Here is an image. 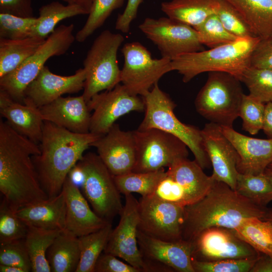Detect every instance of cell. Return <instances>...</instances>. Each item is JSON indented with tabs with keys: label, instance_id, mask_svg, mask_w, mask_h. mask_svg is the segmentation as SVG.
I'll list each match as a JSON object with an SVG mask.
<instances>
[{
	"label": "cell",
	"instance_id": "obj_1",
	"mask_svg": "<svg viewBox=\"0 0 272 272\" xmlns=\"http://www.w3.org/2000/svg\"><path fill=\"white\" fill-rule=\"evenodd\" d=\"M39 146L0 120V191L15 213L27 205L46 199L32 156Z\"/></svg>",
	"mask_w": 272,
	"mask_h": 272
},
{
	"label": "cell",
	"instance_id": "obj_2",
	"mask_svg": "<svg viewBox=\"0 0 272 272\" xmlns=\"http://www.w3.org/2000/svg\"><path fill=\"white\" fill-rule=\"evenodd\" d=\"M271 217L272 209L258 205L227 184L215 180L201 199L184 207L182 239L192 242L211 227L234 229L246 218L269 220Z\"/></svg>",
	"mask_w": 272,
	"mask_h": 272
},
{
	"label": "cell",
	"instance_id": "obj_3",
	"mask_svg": "<svg viewBox=\"0 0 272 272\" xmlns=\"http://www.w3.org/2000/svg\"><path fill=\"white\" fill-rule=\"evenodd\" d=\"M101 136L90 132L78 133L44 121L40 153L32 156L41 185L48 197L62 190L71 169L84 152Z\"/></svg>",
	"mask_w": 272,
	"mask_h": 272
},
{
	"label": "cell",
	"instance_id": "obj_4",
	"mask_svg": "<svg viewBox=\"0 0 272 272\" xmlns=\"http://www.w3.org/2000/svg\"><path fill=\"white\" fill-rule=\"evenodd\" d=\"M260 38H237L228 43L207 50L180 55L171 61L173 71L182 76L184 83L205 72L230 74L239 80L244 71L250 66L252 53Z\"/></svg>",
	"mask_w": 272,
	"mask_h": 272
},
{
	"label": "cell",
	"instance_id": "obj_5",
	"mask_svg": "<svg viewBox=\"0 0 272 272\" xmlns=\"http://www.w3.org/2000/svg\"><path fill=\"white\" fill-rule=\"evenodd\" d=\"M143 99L145 114L138 129L156 128L173 135L187 146L203 169L209 168L211 164L204 149L201 130L177 118L174 113L176 104L169 96L156 84Z\"/></svg>",
	"mask_w": 272,
	"mask_h": 272
},
{
	"label": "cell",
	"instance_id": "obj_6",
	"mask_svg": "<svg viewBox=\"0 0 272 272\" xmlns=\"http://www.w3.org/2000/svg\"><path fill=\"white\" fill-rule=\"evenodd\" d=\"M240 82L227 73L209 72L195 100L197 112L210 122L233 127L244 94Z\"/></svg>",
	"mask_w": 272,
	"mask_h": 272
},
{
	"label": "cell",
	"instance_id": "obj_7",
	"mask_svg": "<svg viewBox=\"0 0 272 272\" xmlns=\"http://www.w3.org/2000/svg\"><path fill=\"white\" fill-rule=\"evenodd\" d=\"M124 41L121 34L105 30L93 41L83 61L86 79L82 95L87 103L95 95L120 84L117 55Z\"/></svg>",
	"mask_w": 272,
	"mask_h": 272
},
{
	"label": "cell",
	"instance_id": "obj_8",
	"mask_svg": "<svg viewBox=\"0 0 272 272\" xmlns=\"http://www.w3.org/2000/svg\"><path fill=\"white\" fill-rule=\"evenodd\" d=\"M74 25L56 27L44 43L28 58L14 71L0 78V90L14 100L24 103V92L50 57L63 55L76 40Z\"/></svg>",
	"mask_w": 272,
	"mask_h": 272
},
{
	"label": "cell",
	"instance_id": "obj_9",
	"mask_svg": "<svg viewBox=\"0 0 272 272\" xmlns=\"http://www.w3.org/2000/svg\"><path fill=\"white\" fill-rule=\"evenodd\" d=\"M77 164L82 171L83 192L94 212L108 221L121 214L123 206L114 176L98 154L89 152Z\"/></svg>",
	"mask_w": 272,
	"mask_h": 272
},
{
	"label": "cell",
	"instance_id": "obj_10",
	"mask_svg": "<svg viewBox=\"0 0 272 272\" xmlns=\"http://www.w3.org/2000/svg\"><path fill=\"white\" fill-rule=\"evenodd\" d=\"M124 58L120 83L131 94L144 96L166 73L173 71L172 60L154 58L149 51L138 42L124 44Z\"/></svg>",
	"mask_w": 272,
	"mask_h": 272
},
{
	"label": "cell",
	"instance_id": "obj_11",
	"mask_svg": "<svg viewBox=\"0 0 272 272\" xmlns=\"http://www.w3.org/2000/svg\"><path fill=\"white\" fill-rule=\"evenodd\" d=\"M136 162L133 172L154 171L169 167L177 160L187 158L188 147L177 137L152 128L133 131Z\"/></svg>",
	"mask_w": 272,
	"mask_h": 272
},
{
	"label": "cell",
	"instance_id": "obj_12",
	"mask_svg": "<svg viewBox=\"0 0 272 272\" xmlns=\"http://www.w3.org/2000/svg\"><path fill=\"white\" fill-rule=\"evenodd\" d=\"M139 28L157 46L162 57L172 60L203 48L193 27L168 17L146 18Z\"/></svg>",
	"mask_w": 272,
	"mask_h": 272
},
{
	"label": "cell",
	"instance_id": "obj_13",
	"mask_svg": "<svg viewBox=\"0 0 272 272\" xmlns=\"http://www.w3.org/2000/svg\"><path fill=\"white\" fill-rule=\"evenodd\" d=\"M138 230L146 235L166 241L182 239L184 207L153 195L139 200Z\"/></svg>",
	"mask_w": 272,
	"mask_h": 272
},
{
	"label": "cell",
	"instance_id": "obj_14",
	"mask_svg": "<svg viewBox=\"0 0 272 272\" xmlns=\"http://www.w3.org/2000/svg\"><path fill=\"white\" fill-rule=\"evenodd\" d=\"M137 239L144 272H194L192 242L183 239L164 241L146 235L139 230Z\"/></svg>",
	"mask_w": 272,
	"mask_h": 272
},
{
	"label": "cell",
	"instance_id": "obj_15",
	"mask_svg": "<svg viewBox=\"0 0 272 272\" xmlns=\"http://www.w3.org/2000/svg\"><path fill=\"white\" fill-rule=\"evenodd\" d=\"M87 103L90 111H93L89 131L100 135L107 133L122 116L132 111L145 110L143 99L130 94L120 84L95 95Z\"/></svg>",
	"mask_w": 272,
	"mask_h": 272
},
{
	"label": "cell",
	"instance_id": "obj_16",
	"mask_svg": "<svg viewBox=\"0 0 272 272\" xmlns=\"http://www.w3.org/2000/svg\"><path fill=\"white\" fill-rule=\"evenodd\" d=\"M192 242V257L199 261L257 258L260 254L237 237L232 229L224 227L209 228Z\"/></svg>",
	"mask_w": 272,
	"mask_h": 272
},
{
	"label": "cell",
	"instance_id": "obj_17",
	"mask_svg": "<svg viewBox=\"0 0 272 272\" xmlns=\"http://www.w3.org/2000/svg\"><path fill=\"white\" fill-rule=\"evenodd\" d=\"M125 203L116 227L112 230L104 250L123 259L143 271L144 263L137 239L139 201L132 194H125Z\"/></svg>",
	"mask_w": 272,
	"mask_h": 272
},
{
	"label": "cell",
	"instance_id": "obj_18",
	"mask_svg": "<svg viewBox=\"0 0 272 272\" xmlns=\"http://www.w3.org/2000/svg\"><path fill=\"white\" fill-rule=\"evenodd\" d=\"M201 133L205 151L213 168L211 176L235 190L238 171L237 153L234 146L216 123H206Z\"/></svg>",
	"mask_w": 272,
	"mask_h": 272
},
{
	"label": "cell",
	"instance_id": "obj_19",
	"mask_svg": "<svg viewBox=\"0 0 272 272\" xmlns=\"http://www.w3.org/2000/svg\"><path fill=\"white\" fill-rule=\"evenodd\" d=\"M91 146L96 148L98 156L113 176L133 171L136 162L133 131L122 130L115 123Z\"/></svg>",
	"mask_w": 272,
	"mask_h": 272
},
{
	"label": "cell",
	"instance_id": "obj_20",
	"mask_svg": "<svg viewBox=\"0 0 272 272\" xmlns=\"http://www.w3.org/2000/svg\"><path fill=\"white\" fill-rule=\"evenodd\" d=\"M86 73L79 69L71 76L52 73L44 65L24 92V104L40 108L65 94L76 93L84 90Z\"/></svg>",
	"mask_w": 272,
	"mask_h": 272
},
{
	"label": "cell",
	"instance_id": "obj_21",
	"mask_svg": "<svg viewBox=\"0 0 272 272\" xmlns=\"http://www.w3.org/2000/svg\"><path fill=\"white\" fill-rule=\"evenodd\" d=\"M221 127L236 150L238 172L252 175L263 173L272 162V139L252 138L237 132L233 127Z\"/></svg>",
	"mask_w": 272,
	"mask_h": 272
},
{
	"label": "cell",
	"instance_id": "obj_22",
	"mask_svg": "<svg viewBox=\"0 0 272 272\" xmlns=\"http://www.w3.org/2000/svg\"><path fill=\"white\" fill-rule=\"evenodd\" d=\"M62 189L66 203L64 230L79 237L95 232L111 222L100 218L91 209L78 186L68 176Z\"/></svg>",
	"mask_w": 272,
	"mask_h": 272
},
{
	"label": "cell",
	"instance_id": "obj_23",
	"mask_svg": "<svg viewBox=\"0 0 272 272\" xmlns=\"http://www.w3.org/2000/svg\"><path fill=\"white\" fill-rule=\"evenodd\" d=\"M44 121H48L74 132H90L91 115L83 95L62 96L39 108Z\"/></svg>",
	"mask_w": 272,
	"mask_h": 272
},
{
	"label": "cell",
	"instance_id": "obj_24",
	"mask_svg": "<svg viewBox=\"0 0 272 272\" xmlns=\"http://www.w3.org/2000/svg\"><path fill=\"white\" fill-rule=\"evenodd\" d=\"M0 113L16 131L37 144L40 143L44 120L38 108L18 102L0 90Z\"/></svg>",
	"mask_w": 272,
	"mask_h": 272
},
{
	"label": "cell",
	"instance_id": "obj_25",
	"mask_svg": "<svg viewBox=\"0 0 272 272\" xmlns=\"http://www.w3.org/2000/svg\"><path fill=\"white\" fill-rule=\"evenodd\" d=\"M15 213L27 226L64 231L66 214L64 191L62 189L55 197L27 205Z\"/></svg>",
	"mask_w": 272,
	"mask_h": 272
},
{
	"label": "cell",
	"instance_id": "obj_26",
	"mask_svg": "<svg viewBox=\"0 0 272 272\" xmlns=\"http://www.w3.org/2000/svg\"><path fill=\"white\" fill-rule=\"evenodd\" d=\"M195 160L183 158L170 165L166 174L179 185L192 204L208 192L215 181L211 175H207Z\"/></svg>",
	"mask_w": 272,
	"mask_h": 272
},
{
	"label": "cell",
	"instance_id": "obj_27",
	"mask_svg": "<svg viewBox=\"0 0 272 272\" xmlns=\"http://www.w3.org/2000/svg\"><path fill=\"white\" fill-rule=\"evenodd\" d=\"M219 7L220 0H171L161 5L168 17L193 28L217 14Z\"/></svg>",
	"mask_w": 272,
	"mask_h": 272
},
{
	"label": "cell",
	"instance_id": "obj_28",
	"mask_svg": "<svg viewBox=\"0 0 272 272\" xmlns=\"http://www.w3.org/2000/svg\"><path fill=\"white\" fill-rule=\"evenodd\" d=\"M81 256L79 237L66 230L56 237L46 254L52 272H76Z\"/></svg>",
	"mask_w": 272,
	"mask_h": 272
},
{
	"label": "cell",
	"instance_id": "obj_29",
	"mask_svg": "<svg viewBox=\"0 0 272 272\" xmlns=\"http://www.w3.org/2000/svg\"><path fill=\"white\" fill-rule=\"evenodd\" d=\"M225 1L242 15L256 37H272V0Z\"/></svg>",
	"mask_w": 272,
	"mask_h": 272
},
{
	"label": "cell",
	"instance_id": "obj_30",
	"mask_svg": "<svg viewBox=\"0 0 272 272\" xmlns=\"http://www.w3.org/2000/svg\"><path fill=\"white\" fill-rule=\"evenodd\" d=\"M46 39L29 37L20 40L0 38V78L17 68Z\"/></svg>",
	"mask_w": 272,
	"mask_h": 272
},
{
	"label": "cell",
	"instance_id": "obj_31",
	"mask_svg": "<svg viewBox=\"0 0 272 272\" xmlns=\"http://www.w3.org/2000/svg\"><path fill=\"white\" fill-rule=\"evenodd\" d=\"M61 231H62L28 226L27 232L24 240L31 261V271H51L46 257L47 251Z\"/></svg>",
	"mask_w": 272,
	"mask_h": 272
},
{
	"label": "cell",
	"instance_id": "obj_32",
	"mask_svg": "<svg viewBox=\"0 0 272 272\" xmlns=\"http://www.w3.org/2000/svg\"><path fill=\"white\" fill-rule=\"evenodd\" d=\"M88 15L79 6L64 5L58 2H52L41 6L39 9V17L30 37L46 39L53 32L61 21L78 15Z\"/></svg>",
	"mask_w": 272,
	"mask_h": 272
},
{
	"label": "cell",
	"instance_id": "obj_33",
	"mask_svg": "<svg viewBox=\"0 0 272 272\" xmlns=\"http://www.w3.org/2000/svg\"><path fill=\"white\" fill-rule=\"evenodd\" d=\"M232 230L237 237L260 253L272 255V223L270 221L248 218Z\"/></svg>",
	"mask_w": 272,
	"mask_h": 272
},
{
	"label": "cell",
	"instance_id": "obj_34",
	"mask_svg": "<svg viewBox=\"0 0 272 272\" xmlns=\"http://www.w3.org/2000/svg\"><path fill=\"white\" fill-rule=\"evenodd\" d=\"M166 175L164 168L154 171L130 172L114 176L115 184L120 193L133 192L142 196L152 195L160 181Z\"/></svg>",
	"mask_w": 272,
	"mask_h": 272
},
{
	"label": "cell",
	"instance_id": "obj_35",
	"mask_svg": "<svg viewBox=\"0 0 272 272\" xmlns=\"http://www.w3.org/2000/svg\"><path fill=\"white\" fill-rule=\"evenodd\" d=\"M111 222L102 228L79 237L81 256L76 272H94L95 264L104 250L112 231Z\"/></svg>",
	"mask_w": 272,
	"mask_h": 272
},
{
	"label": "cell",
	"instance_id": "obj_36",
	"mask_svg": "<svg viewBox=\"0 0 272 272\" xmlns=\"http://www.w3.org/2000/svg\"><path fill=\"white\" fill-rule=\"evenodd\" d=\"M235 190L262 207L272 201V183L263 173L258 175L238 172Z\"/></svg>",
	"mask_w": 272,
	"mask_h": 272
},
{
	"label": "cell",
	"instance_id": "obj_37",
	"mask_svg": "<svg viewBox=\"0 0 272 272\" xmlns=\"http://www.w3.org/2000/svg\"><path fill=\"white\" fill-rule=\"evenodd\" d=\"M240 81L244 83L252 97L264 103L272 102V70L249 66Z\"/></svg>",
	"mask_w": 272,
	"mask_h": 272
},
{
	"label": "cell",
	"instance_id": "obj_38",
	"mask_svg": "<svg viewBox=\"0 0 272 272\" xmlns=\"http://www.w3.org/2000/svg\"><path fill=\"white\" fill-rule=\"evenodd\" d=\"M125 0H94L83 27L75 35L76 40L84 42L101 27L113 11L120 8Z\"/></svg>",
	"mask_w": 272,
	"mask_h": 272
},
{
	"label": "cell",
	"instance_id": "obj_39",
	"mask_svg": "<svg viewBox=\"0 0 272 272\" xmlns=\"http://www.w3.org/2000/svg\"><path fill=\"white\" fill-rule=\"evenodd\" d=\"M194 28L200 42L209 48L228 43L238 38L225 29L216 14L210 16Z\"/></svg>",
	"mask_w": 272,
	"mask_h": 272
},
{
	"label": "cell",
	"instance_id": "obj_40",
	"mask_svg": "<svg viewBox=\"0 0 272 272\" xmlns=\"http://www.w3.org/2000/svg\"><path fill=\"white\" fill-rule=\"evenodd\" d=\"M28 226L3 198L0 206V244L25 239Z\"/></svg>",
	"mask_w": 272,
	"mask_h": 272
},
{
	"label": "cell",
	"instance_id": "obj_41",
	"mask_svg": "<svg viewBox=\"0 0 272 272\" xmlns=\"http://www.w3.org/2000/svg\"><path fill=\"white\" fill-rule=\"evenodd\" d=\"M216 14L225 29L238 38L256 37L242 15L226 1L220 0Z\"/></svg>",
	"mask_w": 272,
	"mask_h": 272
},
{
	"label": "cell",
	"instance_id": "obj_42",
	"mask_svg": "<svg viewBox=\"0 0 272 272\" xmlns=\"http://www.w3.org/2000/svg\"><path fill=\"white\" fill-rule=\"evenodd\" d=\"M265 104L249 94H244L241 101L239 117L242 119L243 129L252 135L262 129Z\"/></svg>",
	"mask_w": 272,
	"mask_h": 272
},
{
	"label": "cell",
	"instance_id": "obj_43",
	"mask_svg": "<svg viewBox=\"0 0 272 272\" xmlns=\"http://www.w3.org/2000/svg\"><path fill=\"white\" fill-rule=\"evenodd\" d=\"M37 19L0 13V38L20 40L30 37Z\"/></svg>",
	"mask_w": 272,
	"mask_h": 272
},
{
	"label": "cell",
	"instance_id": "obj_44",
	"mask_svg": "<svg viewBox=\"0 0 272 272\" xmlns=\"http://www.w3.org/2000/svg\"><path fill=\"white\" fill-rule=\"evenodd\" d=\"M258 257L203 261L192 258L194 272H250Z\"/></svg>",
	"mask_w": 272,
	"mask_h": 272
},
{
	"label": "cell",
	"instance_id": "obj_45",
	"mask_svg": "<svg viewBox=\"0 0 272 272\" xmlns=\"http://www.w3.org/2000/svg\"><path fill=\"white\" fill-rule=\"evenodd\" d=\"M0 264L18 266L25 272L32 271L24 239L0 244Z\"/></svg>",
	"mask_w": 272,
	"mask_h": 272
},
{
	"label": "cell",
	"instance_id": "obj_46",
	"mask_svg": "<svg viewBox=\"0 0 272 272\" xmlns=\"http://www.w3.org/2000/svg\"><path fill=\"white\" fill-rule=\"evenodd\" d=\"M152 195L163 200L182 207L191 204L184 191L167 174L160 181Z\"/></svg>",
	"mask_w": 272,
	"mask_h": 272
},
{
	"label": "cell",
	"instance_id": "obj_47",
	"mask_svg": "<svg viewBox=\"0 0 272 272\" xmlns=\"http://www.w3.org/2000/svg\"><path fill=\"white\" fill-rule=\"evenodd\" d=\"M250 66L272 70V37L260 39L252 53Z\"/></svg>",
	"mask_w": 272,
	"mask_h": 272
},
{
	"label": "cell",
	"instance_id": "obj_48",
	"mask_svg": "<svg viewBox=\"0 0 272 272\" xmlns=\"http://www.w3.org/2000/svg\"><path fill=\"white\" fill-rule=\"evenodd\" d=\"M117 257L110 253H102L95 264L94 272H140L138 268Z\"/></svg>",
	"mask_w": 272,
	"mask_h": 272
},
{
	"label": "cell",
	"instance_id": "obj_49",
	"mask_svg": "<svg viewBox=\"0 0 272 272\" xmlns=\"http://www.w3.org/2000/svg\"><path fill=\"white\" fill-rule=\"evenodd\" d=\"M0 13L33 17L32 0H0Z\"/></svg>",
	"mask_w": 272,
	"mask_h": 272
},
{
	"label": "cell",
	"instance_id": "obj_50",
	"mask_svg": "<svg viewBox=\"0 0 272 272\" xmlns=\"http://www.w3.org/2000/svg\"><path fill=\"white\" fill-rule=\"evenodd\" d=\"M143 0H127L125 8L121 14L118 15L115 22V28L123 33H128L131 23L137 17L139 6Z\"/></svg>",
	"mask_w": 272,
	"mask_h": 272
},
{
	"label": "cell",
	"instance_id": "obj_51",
	"mask_svg": "<svg viewBox=\"0 0 272 272\" xmlns=\"http://www.w3.org/2000/svg\"><path fill=\"white\" fill-rule=\"evenodd\" d=\"M250 272H272V255L260 253Z\"/></svg>",
	"mask_w": 272,
	"mask_h": 272
},
{
	"label": "cell",
	"instance_id": "obj_52",
	"mask_svg": "<svg viewBox=\"0 0 272 272\" xmlns=\"http://www.w3.org/2000/svg\"><path fill=\"white\" fill-rule=\"evenodd\" d=\"M262 129L269 139H272V102H268L265 105Z\"/></svg>",
	"mask_w": 272,
	"mask_h": 272
},
{
	"label": "cell",
	"instance_id": "obj_53",
	"mask_svg": "<svg viewBox=\"0 0 272 272\" xmlns=\"http://www.w3.org/2000/svg\"><path fill=\"white\" fill-rule=\"evenodd\" d=\"M71 180L77 186H82L84 180V176L81 168L76 164L71 169L68 174Z\"/></svg>",
	"mask_w": 272,
	"mask_h": 272
},
{
	"label": "cell",
	"instance_id": "obj_54",
	"mask_svg": "<svg viewBox=\"0 0 272 272\" xmlns=\"http://www.w3.org/2000/svg\"><path fill=\"white\" fill-rule=\"evenodd\" d=\"M67 4L75 5L84 9L88 15L94 0H61Z\"/></svg>",
	"mask_w": 272,
	"mask_h": 272
},
{
	"label": "cell",
	"instance_id": "obj_55",
	"mask_svg": "<svg viewBox=\"0 0 272 272\" xmlns=\"http://www.w3.org/2000/svg\"><path fill=\"white\" fill-rule=\"evenodd\" d=\"M1 272H25V270L21 267L13 266L0 264Z\"/></svg>",
	"mask_w": 272,
	"mask_h": 272
},
{
	"label": "cell",
	"instance_id": "obj_56",
	"mask_svg": "<svg viewBox=\"0 0 272 272\" xmlns=\"http://www.w3.org/2000/svg\"><path fill=\"white\" fill-rule=\"evenodd\" d=\"M264 174L272 183V170L266 168L264 172Z\"/></svg>",
	"mask_w": 272,
	"mask_h": 272
},
{
	"label": "cell",
	"instance_id": "obj_57",
	"mask_svg": "<svg viewBox=\"0 0 272 272\" xmlns=\"http://www.w3.org/2000/svg\"><path fill=\"white\" fill-rule=\"evenodd\" d=\"M267 169L272 170V162L268 166Z\"/></svg>",
	"mask_w": 272,
	"mask_h": 272
},
{
	"label": "cell",
	"instance_id": "obj_58",
	"mask_svg": "<svg viewBox=\"0 0 272 272\" xmlns=\"http://www.w3.org/2000/svg\"><path fill=\"white\" fill-rule=\"evenodd\" d=\"M269 221H270L271 222V223H272V217H271V218L269 220Z\"/></svg>",
	"mask_w": 272,
	"mask_h": 272
}]
</instances>
